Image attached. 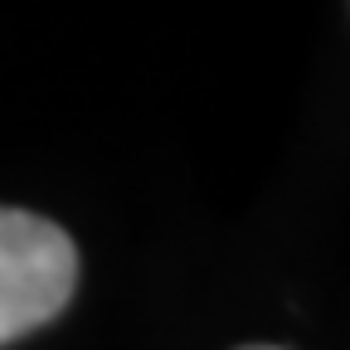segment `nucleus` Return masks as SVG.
<instances>
[{"mask_svg":"<svg viewBox=\"0 0 350 350\" xmlns=\"http://www.w3.org/2000/svg\"><path fill=\"white\" fill-rule=\"evenodd\" d=\"M248 350H278V345H248Z\"/></svg>","mask_w":350,"mask_h":350,"instance_id":"2","label":"nucleus"},{"mask_svg":"<svg viewBox=\"0 0 350 350\" xmlns=\"http://www.w3.org/2000/svg\"><path fill=\"white\" fill-rule=\"evenodd\" d=\"M78 287V248L44 214L0 204V345L54 321Z\"/></svg>","mask_w":350,"mask_h":350,"instance_id":"1","label":"nucleus"}]
</instances>
